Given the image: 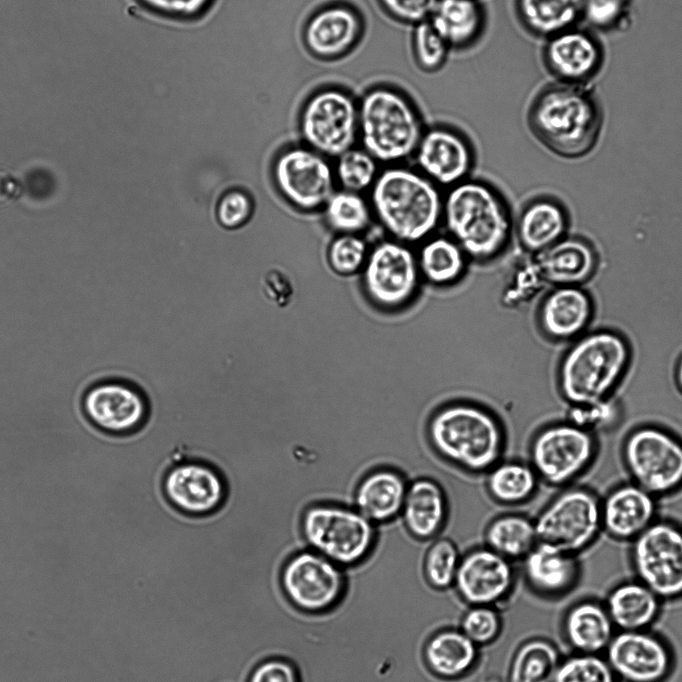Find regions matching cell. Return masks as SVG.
<instances>
[{"instance_id": "cell-50", "label": "cell", "mask_w": 682, "mask_h": 682, "mask_svg": "<svg viewBox=\"0 0 682 682\" xmlns=\"http://www.w3.org/2000/svg\"><path fill=\"white\" fill-rule=\"evenodd\" d=\"M252 212L253 203L248 194L241 190H231L219 200L216 216L224 228L237 229L249 221Z\"/></svg>"}, {"instance_id": "cell-36", "label": "cell", "mask_w": 682, "mask_h": 682, "mask_svg": "<svg viewBox=\"0 0 682 682\" xmlns=\"http://www.w3.org/2000/svg\"><path fill=\"white\" fill-rule=\"evenodd\" d=\"M484 475L489 498L501 506L514 507L528 502L540 483L531 464L520 459L501 460Z\"/></svg>"}, {"instance_id": "cell-24", "label": "cell", "mask_w": 682, "mask_h": 682, "mask_svg": "<svg viewBox=\"0 0 682 682\" xmlns=\"http://www.w3.org/2000/svg\"><path fill=\"white\" fill-rule=\"evenodd\" d=\"M656 499L632 481L611 489L601 499L602 530L615 540L631 542L657 519Z\"/></svg>"}, {"instance_id": "cell-9", "label": "cell", "mask_w": 682, "mask_h": 682, "mask_svg": "<svg viewBox=\"0 0 682 682\" xmlns=\"http://www.w3.org/2000/svg\"><path fill=\"white\" fill-rule=\"evenodd\" d=\"M298 129L307 147L325 157H338L358 140V100L342 86L320 87L305 100Z\"/></svg>"}, {"instance_id": "cell-13", "label": "cell", "mask_w": 682, "mask_h": 682, "mask_svg": "<svg viewBox=\"0 0 682 682\" xmlns=\"http://www.w3.org/2000/svg\"><path fill=\"white\" fill-rule=\"evenodd\" d=\"M279 581L287 600L309 614L335 609L349 588L347 569L309 548L295 552L283 563Z\"/></svg>"}, {"instance_id": "cell-41", "label": "cell", "mask_w": 682, "mask_h": 682, "mask_svg": "<svg viewBox=\"0 0 682 682\" xmlns=\"http://www.w3.org/2000/svg\"><path fill=\"white\" fill-rule=\"evenodd\" d=\"M335 179L343 190L370 191L380 172L378 161L365 149L353 147L337 157Z\"/></svg>"}, {"instance_id": "cell-2", "label": "cell", "mask_w": 682, "mask_h": 682, "mask_svg": "<svg viewBox=\"0 0 682 682\" xmlns=\"http://www.w3.org/2000/svg\"><path fill=\"white\" fill-rule=\"evenodd\" d=\"M603 120L602 105L588 85L559 81L542 88L528 110L534 136L565 158L588 154L599 139Z\"/></svg>"}, {"instance_id": "cell-4", "label": "cell", "mask_w": 682, "mask_h": 682, "mask_svg": "<svg viewBox=\"0 0 682 682\" xmlns=\"http://www.w3.org/2000/svg\"><path fill=\"white\" fill-rule=\"evenodd\" d=\"M442 223L469 259L485 263L507 248L513 221L504 197L492 185L466 179L449 188L443 200Z\"/></svg>"}, {"instance_id": "cell-54", "label": "cell", "mask_w": 682, "mask_h": 682, "mask_svg": "<svg viewBox=\"0 0 682 682\" xmlns=\"http://www.w3.org/2000/svg\"><path fill=\"white\" fill-rule=\"evenodd\" d=\"M54 184L53 175L44 169L32 170L26 175L29 195L37 199L48 197L54 190Z\"/></svg>"}, {"instance_id": "cell-46", "label": "cell", "mask_w": 682, "mask_h": 682, "mask_svg": "<svg viewBox=\"0 0 682 682\" xmlns=\"http://www.w3.org/2000/svg\"><path fill=\"white\" fill-rule=\"evenodd\" d=\"M544 284L534 257L522 258L513 268L502 291V302L514 307L530 300Z\"/></svg>"}, {"instance_id": "cell-11", "label": "cell", "mask_w": 682, "mask_h": 682, "mask_svg": "<svg viewBox=\"0 0 682 682\" xmlns=\"http://www.w3.org/2000/svg\"><path fill=\"white\" fill-rule=\"evenodd\" d=\"M596 452L595 433L566 420L547 424L534 433L528 462L540 481L563 487L587 469Z\"/></svg>"}, {"instance_id": "cell-38", "label": "cell", "mask_w": 682, "mask_h": 682, "mask_svg": "<svg viewBox=\"0 0 682 682\" xmlns=\"http://www.w3.org/2000/svg\"><path fill=\"white\" fill-rule=\"evenodd\" d=\"M562 656L551 640L536 637L516 650L509 668V682H552Z\"/></svg>"}, {"instance_id": "cell-35", "label": "cell", "mask_w": 682, "mask_h": 682, "mask_svg": "<svg viewBox=\"0 0 682 682\" xmlns=\"http://www.w3.org/2000/svg\"><path fill=\"white\" fill-rule=\"evenodd\" d=\"M583 0H515V13L531 35L548 39L576 27L582 19Z\"/></svg>"}, {"instance_id": "cell-45", "label": "cell", "mask_w": 682, "mask_h": 682, "mask_svg": "<svg viewBox=\"0 0 682 682\" xmlns=\"http://www.w3.org/2000/svg\"><path fill=\"white\" fill-rule=\"evenodd\" d=\"M632 0H583L582 19L603 32L623 30L630 23Z\"/></svg>"}, {"instance_id": "cell-55", "label": "cell", "mask_w": 682, "mask_h": 682, "mask_svg": "<svg viewBox=\"0 0 682 682\" xmlns=\"http://www.w3.org/2000/svg\"><path fill=\"white\" fill-rule=\"evenodd\" d=\"M676 381L682 391V358L679 360L676 368Z\"/></svg>"}, {"instance_id": "cell-37", "label": "cell", "mask_w": 682, "mask_h": 682, "mask_svg": "<svg viewBox=\"0 0 682 682\" xmlns=\"http://www.w3.org/2000/svg\"><path fill=\"white\" fill-rule=\"evenodd\" d=\"M485 546L513 561L522 560L538 543L534 519L521 512H504L489 520Z\"/></svg>"}, {"instance_id": "cell-51", "label": "cell", "mask_w": 682, "mask_h": 682, "mask_svg": "<svg viewBox=\"0 0 682 682\" xmlns=\"http://www.w3.org/2000/svg\"><path fill=\"white\" fill-rule=\"evenodd\" d=\"M146 9L159 16L192 20L204 15L215 0H138Z\"/></svg>"}, {"instance_id": "cell-8", "label": "cell", "mask_w": 682, "mask_h": 682, "mask_svg": "<svg viewBox=\"0 0 682 682\" xmlns=\"http://www.w3.org/2000/svg\"><path fill=\"white\" fill-rule=\"evenodd\" d=\"M360 275L364 298L384 313L408 308L416 300L422 282L416 253L408 244L392 238L370 247Z\"/></svg>"}, {"instance_id": "cell-17", "label": "cell", "mask_w": 682, "mask_h": 682, "mask_svg": "<svg viewBox=\"0 0 682 682\" xmlns=\"http://www.w3.org/2000/svg\"><path fill=\"white\" fill-rule=\"evenodd\" d=\"M604 656L619 682H666L675 669L672 646L650 629L617 631Z\"/></svg>"}, {"instance_id": "cell-27", "label": "cell", "mask_w": 682, "mask_h": 682, "mask_svg": "<svg viewBox=\"0 0 682 682\" xmlns=\"http://www.w3.org/2000/svg\"><path fill=\"white\" fill-rule=\"evenodd\" d=\"M592 314L593 304L586 292L576 286H558L540 303L537 322L546 338L568 341L579 338Z\"/></svg>"}, {"instance_id": "cell-29", "label": "cell", "mask_w": 682, "mask_h": 682, "mask_svg": "<svg viewBox=\"0 0 682 682\" xmlns=\"http://www.w3.org/2000/svg\"><path fill=\"white\" fill-rule=\"evenodd\" d=\"M533 255L543 282L557 286L582 284L593 276L597 266L592 246L578 238H562Z\"/></svg>"}, {"instance_id": "cell-22", "label": "cell", "mask_w": 682, "mask_h": 682, "mask_svg": "<svg viewBox=\"0 0 682 682\" xmlns=\"http://www.w3.org/2000/svg\"><path fill=\"white\" fill-rule=\"evenodd\" d=\"M604 59L600 40L577 26L546 39L543 48L547 70L563 83L587 85L601 71Z\"/></svg>"}, {"instance_id": "cell-34", "label": "cell", "mask_w": 682, "mask_h": 682, "mask_svg": "<svg viewBox=\"0 0 682 682\" xmlns=\"http://www.w3.org/2000/svg\"><path fill=\"white\" fill-rule=\"evenodd\" d=\"M422 281L435 287H449L465 275L469 258L448 235H432L420 243L416 252Z\"/></svg>"}, {"instance_id": "cell-42", "label": "cell", "mask_w": 682, "mask_h": 682, "mask_svg": "<svg viewBox=\"0 0 682 682\" xmlns=\"http://www.w3.org/2000/svg\"><path fill=\"white\" fill-rule=\"evenodd\" d=\"M552 682H619L605 656L572 653L562 657Z\"/></svg>"}, {"instance_id": "cell-1", "label": "cell", "mask_w": 682, "mask_h": 682, "mask_svg": "<svg viewBox=\"0 0 682 682\" xmlns=\"http://www.w3.org/2000/svg\"><path fill=\"white\" fill-rule=\"evenodd\" d=\"M425 437L445 464L473 476L501 461L508 441L500 416L473 399H451L437 406L426 421Z\"/></svg>"}, {"instance_id": "cell-44", "label": "cell", "mask_w": 682, "mask_h": 682, "mask_svg": "<svg viewBox=\"0 0 682 682\" xmlns=\"http://www.w3.org/2000/svg\"><path fill=\"white\" fill-rule=\"evenodd\" d=\"M450 50L429 20L414 26L412 52L420 70L426 73L437 72L445 64Z\"/></svg>"}, {"instance_id": "cell-12", "label": "cell", "mask_w": 682, "mask_h": 682, "mask_svg": "<svg viewBox=\"0 0 682 682\" xmlns=\"http://www.w3.org/2000/svg\"><path fill=\"white\" fill-rule=\"evenodd\" d=\"M622 458L631 481L655 497L682 487V441L661 427L632 430L623 443Z\"/></svg>"}, {"instance_id": "cell-47", "label": "cell", "mask_w": 682, "mask_h": 682, "mask_svg": "<svg viewBox=\"0 0 682 682\" xmlns=\"http://www.w3.org/2000/svg\"><path fill=\"white\" fill-rule=\"evenodd\" d=\"M459 629L477 646L489 645L501 634L502 618L495 606L473 605L464 612Z\"/></svg>"}, {"instance_id": "cell-18", "label": "cell", "mask_w": 682, "mask_h": 682, "mask_svg": "<svg viewBox=\"0 0 682 682\" xmlns=\"http://www.w3.org/2000/svg\"><path fill=\"white\" fill-rule=\"evenodd\" d=\"M365 20L349 2L331 1L317 8L303 29V42L309 52L325 61H340L360 44Z\"/></svg>"}, {"instance_id": "cell-30", "label": "cell", "mask_w": 682, "mask_h": 682, "mask_svg": "<svg viewBox=\"0 0 682 682\" xmlns=\"http://www.w3.org/2000/svg\"><path fill=\"white\" fill-rule=\"evenodd\" d=\"M662 600L638 579L615 585L604 601L617 631L650 629L659 619Z\"/></svg>"}, {"instance_id": "cell-10", "label": "cell", "mask_w": 682, "mask_h": 682, "mask_svg": "<svg viewBox=\"0 0 682 682\" xmlns=\"http://www.w3.org/2000/svg\"><path fill=\"white\" fill-rule=\"evenodd\" d=\"M601 499L586 487H566L534 518L538 542L578 555L602 531Z\"/></svg>"}, {"instance_id": "cell-43", "label": "cell", "mask_w": 682, "mask_h": 682, "mask_svg": "<svg viewBox=\"0 0 682 682\" xmlns=\"http://www.w3.org/2000/svg\"><path fill=\"white\" fill-rule=\"evenodd\" d=\"M369 250L361 234H337L327 250L328 264L340 276L355 275L362 271Z\"/></svg>"}, {"instance_id": "cell-52", "label": "cell", "mask_w": 682, "mask_h": 682, "mask_svg": "<svg viewBox=\"0 0 682 682\" xmlns=\"http://www.w3.org/2000/svg\"><path fill=\"white\" fill-rule=\"evenodd\" d=\"M247 682H300L295 665L282 657H269L258 662Z\"/></svg>"}, {"instance_id": "cell-5", "label": "cell", "mask_w": 682, "mask_h": 682, "mask_svg": "<svg viewBox=\"0 0 682 682\" xmlns=\"http://www.w3.org/2000/svg\"><path fill=\"white\" fill-rule=\"evenodd\" d=\"M630 358L628 342L616 332L600 330L579 337L558 366L557 384L562 398L570 406L611 398Z\"/></svg>"}, {"instance_id": "cell-26", "label": "cell", "mask_w": 682, "mask_h": 682, "mask_svg": "<svg viewBox=\"0 0 682 682\" xmlns=\"http://www.w3.org/2000/svg\"><path fill=\"white\" fill-rule=\"evenodd\" d=\"M409 481L396 467H375L358 481L352 506L377 526L392 523L400 516Z\"/></svg>"}, {"instance_id": "cell-14", "label": "cell", "mask_w": 682, "mask_h": 682, "mask_svg": "<svg viewBox=\"0 0 682 682\" xmlns=\"http://www.w3.org/2000/svg\"><path fill=\"white\" fill-rule=\"evenodd\" d=\"M630 562L636 579L662 601L682 599V527L656 519L631 541Z\"/></svg>"}, {"instance_id": "cell-23", "label": "cell", "mask_w": 682, "mask_h": 682, "mask_svg": "<svg viewBox=\"0 0 682 682\" xmlns=\"http://www.w3.org/2000/svg\"><path fill=\"white\" fill-rule=\"evenodd\" d=\"M578 555L538 542L522 559V573L528 588L537 596L560 599L573 591L581 578Z\"/></svg>"}, {"instance_id": "cell-15", "label": "cell", "mask_w": 682, "mask_h": 682, "mask_svg": "<svg viewBox=\"0 0 682 682\" xmlns=\"http://www.w3.org/2000/svg\"><path fill=\"white\" fill-rule=\"evenodd\" d=\"M81 410L99 432L121 439L143 428L149 416V403L134 381L127 377H110L86 388L81 397Z\"/></svg>"}, {"instance_id": "cell-49", "label": "cell", "mask_w": 682, "mask_h": 682, "mask_svg": "<svg viewBox=\"0 0 682 682\" xmlns=\"http://www.w3.org/2000/svg\"><path fill=\"white\" fill-rule=\"evenodd\" d=\"M381 10L392 20L406 25L428 21L438 0H376Z\"/></svg>"}, {"instance_id": "cell-48", "label": "cell", "mask_w": 682, "mask_h": 682, "mask_svg": "<svg viewBox=\"0 0 682 682\" xmlns=\"http://www.w3.org/2000/svg\"><path fill=\"white\" fill-rule=\"evenodd\" d=\"M618 412L616 401L609 398L594 404L570 406L567 420L595 433L614 425Z\"/></svg>"}, {"instance_id": "cell-6", "label": "cell", "mask_w": 682, "mask_h": 682, "mask_svg": "<svg viewBox=\"0 0 682 682\" xmlns=\"http://www.w3.org/2000/svg\"><path fill=\"white\" fill-rule=\"evenodd\" d=\"M358 139L378 162L399 164L413 157L425 131L415 102L402 89L376 84L358 100Z\"/></svg>"}, {"instance_id": "cell-20", "label": "cell", "mask_w": 682, "mask_h": 682, "mask_svg": "<svg viewBox=\"0 0 682 682\" xmlns=\"http://www.w3.org/2000/svg\"><path fill=\"white\" fill-rule=\"evenodd\" d=\"M416 167L438 187L451 188L468 179L474 152L463 133L448 125L426 128L413 155Z\"/></svg>"}, {"instance_id": "cell-16", "label": "cell", "mask_w": 682, "mask_h": 682, "mask_svg": "<svg viewBox=\"0 0 682 682\" xmlns=\"http://www.w3.org/2000/svg\"><path fill=\"white\" fill-rule=\"evenodd\" d=\"M272 174L280 194L303 211L324 208L335 192L334 169L325 156L309 147L293 146L280 152Z\"/></svg>"}, {"instance_id": "cell-7", "label": "cell", "mask_w": 682, "mask_h": 682, "mask_svg": "<svg viewBox=\"0 0 682 682\" xmlns=\"http://www.w3.org/2000/svg\"><path fill=\"white\" fill-rule=\"evenodd\" d=\"M301 531L309 549L345 569L368 560L378 541L377 525L353 506L332 502L309 506Z\"/></svg>"}, {"instance_id": "cell-25", "label": "cell", "mask_w": 682, "mask_h": 682, "mask_svg": "<svg viewBox=\"0 0 682 682\" xmlns=\"http://www.w3.org/2000/svg\"><path fill=\"white\" fill-rule=\"evenodd\" d=\"M446 488L431 476L410 479L399 518L410 537L432 541L447 524L450 506Z\"/></svg>"}, {"instance_id": "cell-21", "label": "cell", "mask_w": 682, "mask_h": 682, "mask_svg": "<svg viewBox=\"0 0 682 682\" xmlns=\"http://www.w3.org/2000/svg\"><path fill=\"white\" fill-rule=\"evenodd\" d=\"M162 489L173 507L190 516L211 514L226 498L222 475L212 465L198 460L171 466L163 477Z\"/></svg>"}, {"instance_id": "cell-33", "label": "cell", "mask_w": 682, "mask_h": 682, "mask_svg": "<svg viewBox=\"0 0 682 682\" xmlns=\"http://www.w3.org/2000/svg\"><path fill=\"white\" fill-rule=\"evenodd\" d=\"M567 229L564 209L550 199H536L521 211L516 234L522 248L529 254L539 253L560 241Z\"/></svg>"}, {"instance_id": "cell-28", "label": "cell", "mask_w": 682, "mask_h": 682, "mask_svg": "<svg viewBox=\"0 0 682 682\" xmlns=\"http://www.w3.org/2000/svg\"><path fill=\"white\" fill-rule=\"evenodd\" d=\"M562 636L573 653L604 654L617 632L604 602L584 598L563 614Z\"/></svg>"}, {"instance_id": "cell-3", "label": "cell", "mask_w": 682, "mask_h": 682, "mask_svg": "<svg viewBox=\"0 0 682 682\" xmlns=\"http://www.w3.org/2000/svg\"><path fill=\"white\" fill-rule=\"evenodd\" d=\"M369 193L373 217L389 238L421 243L442 223L444 196L417 169L389 165L379 172Z\"/></svg>"}, {"instance_id": "cell-53", "label": "cell", "mask_w": 682, "mask_h": 682, "mask_svg": "<svg viewBox=\"0 0 682 682\" xmlns=\"http://www.w3.org/2000/svg\"><path fill=\"white\" fill-rule=\"evenodd\" d=\"M264 296L275 306H287L294 296V286L287 273L270 269L261 280Z\"/></svg>"}, {"instance_id": "cell-19", "label": "cell", "mask_w": 682, "mask_h": 682, "mask_svg": "<svg viewBox=\"0 0 682 682\" xmlns=\"http://www.w3.org/2000/svg\"><path fill=\"white\" fill-rule=\"evenodd\" d=\"M515 581L513 562L484 545L461 556L453 586L470 606L496 607L510 596Z\"/></svg>"}, {"instance_id": "cell-40", "label": "cell", "mask_w": 682, "mask_h": 682, "mask_svg": "<svg viewBox=\"0 0 682 682\" xmlns=\"http://www.w3.org/2000/svg\"><path fill=\"white\" fill-rule=\"evenodd\" d=\"M461 556L457 544L451 538H434L423 560V573L428 585L438 591L452 587Z\"/></svg>"}, {"instance_id": "cell-39", "label": "cell", "mask_w": 682, "mask_h": 682, "mask_svg": "<svg viewBox=\"0 0 682 682\" xmlns=\"http://www.w3.org/2000/svg\"><path fill=\"white\" fill-rule=\"evenodd\" d=\"M324 216L329 228L337 234H361L374 218L369 200L360 193L343 189L329 198Z\"/></svg>"}, {"instance_id": "cell-31", "label": "cell", "mask_w": 682, "mask_h": 682, "mask_svg": "<svg viewBox=\"0 0 682 682\" xmlns=\"http://www.w3.org/2000/svg\"><path fill=\"white\" fill-rule=\"evenodd\" d=\"M423 659L435 676L454 680L469 674L479 660V646L460 629L447 628L433 633L423 647Z\"/></svg>"}, {"instance_id": "cell-32", "label": "cell", "mask_w": 682, "mask_h": 682, "mask_svg": "<svg viewBox=\"0 0 682 682\" xmlns=\"http://www.w3.org/2000/svg\"><path fill=\"white\" fill-rule=\"evenodd\" d=\"M429 21L450 49L463 50L480 39L486 16L479 0H438Z\"/></svg>"}]
</instances>
